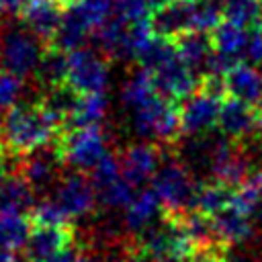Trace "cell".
<instances>
[{
  "mask_svg": "<svg viewBox=\"0 0 262 262\" xmlns=\"http://www.w3.org/2000/svg\"><path fill=\"white\" fill-rule=\"evenodd\" d=\"M14 252L16 250H12V248H8L6 244L0 242V262H18Z\"/></svg>",
  "mask_w": 262,
  "mask_h": 262,
  "instance_id": "f35d334b",
  "label": "cell"
},
{
  "mask_svg": "<svg viewBox=\"0 0 262 262\" xmlns=\"http://www.w3.org/2000/svg\"><path fill=\"white\" fill-rule=\"evenodd\" d=\"M25 90V80L23 76H16L12 72L0 70V108H8L16 104L18 96Z\"/></svg>",
  "mask_w": 262,
  "mask_h": 262,
  "instance_id": "836d02e7",
  "label": "cell"
},
{
  "mask_svg": "<svg viewBox=\"0 0 262 262\" xmlns=\"http://www.w3.org/2000/svg\"><path fill=\"white\" fill-rule=\"evenodd\" d=\"M151 188L160 196L164 215L182 217L184 213L194 209L199 184L188 172V168L174 158H168L158 168L151 178Z\"/></svg>",
  "mask_w": 262,
  "mask_h": 262,
  "instance_id": "7a4b0ae2",
  "label": "cell"
},
{
  "mask_svg": "<svg viewBox=\"0 0 262 262\" xmlns=\"http://www.w3.org/2000/svg\"><path fill=\"white\" fill-rule=\"evenodd\" d=\"M258 184H260V188H262V168H260V174H258Z\"/></svg>",
  "mask_w": 262,
  "mask_h": 262,
  "instance_id": "ee69618b",
  "label": "cell"
},
{
  "mask_svg": "<svg viewBox=\"0 0 262 262\" xmlns=\"http://www.w3.org/2000/svg\"><path fill=\"white\" fill-rule=\"evenodd\" d=\"M80 246H70V248H66L63 252H59L57 256H53L51 260H47V262H78L80 260Z\"/></svg>",
  "mask_w": 262,
  "mask_h": 262,
  "instance_id": "74e56055",
  "label": "cell"
},
{
  "mask_svg": "<svg viewBox=\"0 0 262 262\" xmlns=\"http://www.w3.org/2000/svg\"><path fill=\"white\" fill-rule=\"evenodd\" d=\"M29 2H31V0H0V6H2V12H4V14L20 16V12L25 10V6H27Z\"/></svg>",
  "mask_w": 262,
  "mask_h": 262,
  "instance_id": "8d00e7d4",
  "label": "cell"
},
{
  "mask_svg": "<svg viewBox=\"0 0 262 262\" xmlns=\"http://www.w3.org/2000/svg\"><path fill=\"white\" fill-rule=\"evenodd\" d=\"M170 102L160 98V96H154L151 100H147L145 104L137 106L133 111V125H135V131L143 137H151L154 133V127H156V121L160 119V115L166 111Z\"/></svg>",
  "mask_w": 262,
  "mask_h": 262,
  "instance_id": "83f0119b",
  "label": "cell"
},
{
  "mask_svg": "<svg viewBox=\"0 0 262 262\" xmlns=\"http://www.w3.org/2000/svg\"><path fill=\"white\" fill-rule=\"evenodd\" d=\"M35 74H37V82L43 86V90L68 84V53L47 45Z\"/></svg>",
  "mask_w": 262,
  "mask_h": 262,
  "instance_id": "44dd1931",
  "label": "cell"
},
{
  "mask_svg": "<svg viewBox=\"0 0 262 262\" xmlns=\"http://www.w3.org/2000/svg\"><path fill=\"white\" fill-rule=\"evenodd\" d=\"M78 262H98V260H94V258H92V256H84V254H82V256H80V260H78Z\"/></svg>",
  "mask_w": 262,
  "mask_h": 262,
  "instance_id": "60d3db41",
  "label": "cell"
},
{
  "mask_svg": "<svg viewBox=\"0 0 262 262\" xmlns=\"http://www.w3.org/2000/svg\"><path fill=\"white\" fill-rule=\"evenodd\" d=\"M160 262H188V260H182V258H164Z\"/></svg>",
  "mask_w": 262,
  "mask_h": 262,
  "instance_id": "b9f144b4",
  "label": "cell"
},
{
  "mask_svg": "<svg viewBox=\"0 0 262 262\" xmlns=\"http://www.w3.org/2000/svg\"><path fill=\"white\" fill-rule=\"evenodd\" d=\"M53 2H57V4H59L63 10H68V8H72L74 4H78L80 0H53Z\"/></svg>",
  "mask_w": 262,
  "mask_h": 262,
  "instance_id": "ab89813d",
  "label": "cell"
},
{
  "mask_svg": "<svg viewBox=\"0 0 262 262\" xmlns=\"http://www.w3.org/2000/svg\"><path fill=\"white\" fill-rule=\"evenodd\" d=\"M29 217H31L33 225H70L72 223L70 215L63 211V207L55 199H47V196L35 203Z\"/></svg>",
  "mask_w": 262,
  "mask_h": 262,
  "instance_id": "f1b7e54d",
  "label": "cell"
},
{
  "mask_svg": "<svg viewBox=\"0 0 262 262\" xmlns=\"http://www.w3.org/2000/svg\"><path fill=\"white\" fill-rule=\"evenodd\" d=\"M166 2H172V0H154L156 6H158V4H166Z\"/></svg>",
  "mask_w": 262,
  "mask_h": 262,
  "instance_id": "7bdbcfd3",
  "label": "cell"
},
{
  "mask_svg": "<svg viewBox=\"0 0 262 262\" xmlns=\"http://www.w3.org/2000/svg\"><path fill=\"white\" fill-rule=\"evenodd\" d=\"M35 203V188L20 172H8L0 178V211L31 215Z\"/></svg>",
  "mask_w": 262,
  "mask_h": 262,
  "instance_id": "2e32d148",
  "label": "cell"
},
{
  "mask_svg": "<svg viewBox=\"0 0 262 262\" xmlns=\"http://www.w3.org/2000/svg\"><path fill=\"white\" fill-rule=\"evenodd\" d=\"M162 154L164 149L160 147V143H135L125 147L119 156L123 178L135 188L145 184L162 166Z\"/></svg>",
  "mask_w": 262,
  "mask_h": 262,
  "instance_id": "8fae6325",
  "label": "cell"
},
{
  "mask_svg": "<svg viewBox=\"0 0 262 262\" xmlns=\"http://www.w3.org/2000/svg\"><path fill=\"white\" fill-rule=\"evenodd\" d=\"M98 201L106 207H115V209H127L131 205V201L135 199V186L131 182H127L123 176L115 182H111L108 186L96 190Z\"/></svg>",
  "mask_w": 262,
  "mask_h": 262,
  "instance_id": "f546056e",
  "label": "cell"
},
{
  "mask_svg": "<svg viewBox=\"0 0 262 262\" xmlns=\"http://www.w3.org/2000/svg\"><path fill=\"white\" fill-rule=\"evenodd\" d=\"M123 102L129 108H137L141 104H145L147 100H151L154 96H158L156 86H154V74L145 68H139L137 72H133L129 76V80L123 86Z\"/></svg>",
  "mask_w": 262,
  "mask_h": 262,
  "instance_id": "484cf974",
  "label": "cell"
},
{
  "mask_svg": "<svg viewBox=\"0 0 262 262\" xmlns=\"http://www.w3.org/2000/svg\"><path fill=\"white\" fill-rule=\"evenodd\" d=\"M217 127L223 135H227L233 141H248V139L262 135L260 125H258L256 106H252L239 98H233V96L223 98Z\"/></svg>",
  "mask_w": 262,
  "mask_h": 262,
  "instance_id": "ba28073f",
  "label": "cell"
},
{
  "mask_svg": "<svg viewBox=\"0 0 262 262\" xmlns=\"http://www.w3.org/2000/svg\"><path fill=\"white\" fill-rule=\"evenodd\" d=\"M45 49L47 43L25 25L4 27L0 33V70L25 78L31 72H37Z\"/></svg>",
  "mask_w": 262,
  "mask_h": 262,
  "instance_id": "3957f363",
  "label": "cell"
},
{
  "mask_svg": "<svg viewBox=\"0 0 262 262\" xmlns=\"http://www.w3.org/2000/svg\"><path fill=\"white\" fill-rule=\"evenodd\" d=\"M74 8L82 14V18L94 31L98 25H102L113 14L115 0H80L78 4H74Z\"/></svg>",
  "mask_w": 262,
  "mask_h": 262,
  "instance_id": "d6a6232c",
  "label": "cell"
},
{
  "mask_svg": "<svg viewBox=\"0 0 262 262\" xmlns=\"http://www.w3.org/2000/svg\"><path fill=\"white\" fill-rule=\"evenodd\" d=\"M262 201V188L258 184V178H250L248 182H244L242 186L233 188V199H231V207L237 209L244 215H252L256 213L258 205Z\"/></svg>",
  "mask_w": 262,
  "mask_h": 262,
  "instance_id": "4dcf8cb0",
  "label": "cell"
},
{
  "mask_svg": "<svg viewBox=\"0 0 262 262\" xmlns=\"http://www.w3.org/2000/svg\"><path fill=\"white\" fill-rule=\"evenodd\" d=\"M174 47H176V53L178 57L199 76H203L205 72V66L213 53V41H211V35L209 33H199V31H192V33H186L182 37H178L174 41Z\"/></svg>",
  "mask_w": 262,
  "mask_h": 262,
  "instance_id": "e0dca14e",
  "label": "cell"
},
{
  "mask_svg": "<svg viewBox=\"0 0 262 262\" xmlns=\"http://www.w3.org/2000/svg\"><path fill=\"white\" fill-rule=\"evenodd\" d=\"M53 143L63 164L76 170H92L106 154V135L100 125L66 129Z\"/></svg>",
  "mask_w": 262,
  "mask_h": 262,
  "instance_id": "277c9868",
  "label": "cell"
},
{
  "mask_svg": "<svg viewBox=\"0 0 262 262\" xmlns=\"http://www.w3.org/2000/svg\"><path fill=\"white\" fill-rule=\"evenodd\" d=\"M0 14H2V6H0Z\"/></svg>",
  "mask_w": 262,
  "mask_h": 262,
  "instance_id": "f6af8a7d",
  "label": "cell"
},
{
  "mask_svg": "<svg viewBox=\"0 0 262 262\" xmlns=\"http://www.w3.org/2000/svg\"><path fill=\"white\" fill-rule=\"evenodd\" d=\"M221 98L211 96L203 90H196L192 96L182 100L180 106V119H182V133L184 135H203L209 133L217 121L221 111Z\"/></svg>",
  "mask_w": 262,
  "mask_h": 262,
  "instance_id": "30bf717a",
  "label": "cell"
},
{
  "mask_svg": "<svg viewBox=\"0 0 262 262\" xmlns=\"http://www.w3.org/2000/svg\"><path fill=\"white\" fill-rule=\"evenodd\" d=\"M227 96L239 98L252 106L262 104V70L248 61H239L225 74Z\"/></svg>",
  "mask_w": 262,
  "mask_h": 262,
  "instance_id": "9a60e30c",
  "label": "cell"
},
{
  "mask_svg": "<svg viewBox=\"0 0 262 262\" xmlns=\"http://www.w3.org/2000/svg\"><path fill=\"white\" fill-rule=\"evenodd\" d=\"M88 35H92L90 25L72 6V8L63 10L61 25H59V29H57V33H55V37H53V41L49 45L55 47V49H61V51L70 53L74 49H80L84 45V41L88 39Z\"/></svg>",
  "mask_w": 262,
  "mask_h": 262,
  "instance_id": "ac0fdd59",
  "label": "cell"
},
{
  "mask_svg": "<svg viewBox=\"0 0 262 262\" xmlns=\"http://www.w3.org/2000/svg\"><path fill=\"white\" fill-rule=\"evenodd\" d=\"M154 74V86L160 98L180 104L188 96H192L199 90L201 76L194 74L178 55L168 59L164 66L151 72Z\"/></svg>",
  "mask_w": 262,
  "mask_h": 262,
  "instance_id": "8992f818",
  "label": "cell"
},
{
  "mask_svg": "<svg viewBox=\"0 0 262 262\" xmlns=\"http://www.w3.org/2000/svg\"><path fill=\"white\" fill-rule=\"evenodd\" d=\"M242 57L252 66L262 63V20L248 29V43Z\"/></svg>",
  "mask_w": 262,
  "mask_h": 262,
  "instance_id": "d590c367",
  "label": "cell"
},
{
  "mask_svg": "<svg viewBox=\"0 0 262 262\" xmlns=\"http://www.w3.org/2000/svg\"><path fill=\"white\" fill-rule=\"evenodd\" d=\"M158 213H162L160 196L156 194L154 188H145V190L137 192L135 199L131 201V205L125 209V227L129 231L139 233L141 229H145L147 225L154 223V217Z\"/></svg>",
  "mask_w": 262,
  "mask_h": 262,
  "instance_id": "d6986e66",
  "label": "cell"
},
{
  "mask_svg": "<svg viewBox=\"0 0 262 262\" xmlns=\"http://www.w3.org/2000/svg\"><path fill=\"white\" fill-rule=\"evenodd\" d=\"M74 244L72 225H33L25 246V258L27 262H47Z\"/></svg>",
  "mask_w": 262,
  "mask_h": 262,
  "instance_id": "4fadbf2b",
  "label": "cell"
},
{
  "mask_svg": "<svg viewBox=\"0 0 262 262\" xmlns=\"http://www.w3.org/2000/svg\"><path fill=\"white\" fill-rule=\"evenodd\" d=\"M66 125L41 102H16L2 115L0 149L12 158H23L53 143Z\"/></svg>",
  "mask_w": 262,
  "mask_h": 262,
  "instance_id": "6da1fadb",
  "label": "cell"
},
{
  "mask_svg": "<svg viewBox=\"0 0 262 262\" xmlns=\"http://www.w3.org/2000/svg\"><path fill=\"white\" fill-rule=\"evenodd\" d=\"M61 18H63V8L53 0H31L18 16V20L39 39H43L47 45L53 41L61 25Z\"/></svg>",
  "mask_w": 262,
  "mask_h": 262,
  "instance_id": "5bb4252c",
  "label": "cell"
},
{
  "mask_svg": "<svg viewBox=\"0 0 262 262\" xmlns=\"http://www.w3.org/2000/svg\"><path fill=\"white\" fill-rule=\"evenodd\" d=\"M33 231V221L25 213L0 211V242L12 250H25L29 235Z\"/></svg>",
  "mask_w": 262,
  "mask_h": 262,
  "instance_id": "603a6c76",
  "label": "cell"
},
{
  "mask_svg": "<svg viewBox=\"0 0 262 262\" xmlns=\"http://www.w3.org/2000/svg\"><path fill=\"white\" fill-rule=\"evenodd\" d=\"M213 225H215V233H217L219 242L223 246H227V248L231 244H239V242H244V239H248L252 235L250 217L239 213L233 207L217 213L213 217Z\"/></svg>",
  "mask_w": 262,
  "mask_h": 262,
  "instance_id": "ffe728a7",
  "label": "cell"
},
{
  "mask_svg": "<svg viewBox=\"0 0 262 262\" xmlns=\"http://www.w3.org/2000/svg\"><path fill=\"white\" fill-rule=\"evenodd\" d=\"M0 125H2V117H0Z\"/></svg>",
  "mask_w": 262,
  "mask_h": 262,
  "instance_id": "bcb514c9",
  "label": "cell"
},
{
  "mask_svg": "<svg viewBox=\"0 0 262 262\" xmlns=\"http://www.w3.org/2000/svg\"><path fill=\"white\" fill-rule=\"evenodd\" d=\"M194 14L196 0H172L154 6L147 20L158 37L176 41L178 37L194 31Z\"/></svg>",
  "mask_w": 262,
  "mask_h": 262,
  "instance_id": "52a82bcc",
  "label": "cell"
},
{
  "mask_svg": "<svg viewBox=\"0 0 262 262\" xmlns=\"http://www.w3.org/2000/svg\"><path fill=\"white\" fill-rule=\"evenodd\" d=\"M231 199H233V188L231 186H227L223 182H217V180H211V182L199 184L194 209H199L201 213H205L209 217H215L217 213L231 207Z\"/></svg>",
  "mask_w": 262,
  "mask_h": 262,
  "instance_id": "cb8c5ba5",
  "label": "cell"
},
{
  "mask_svg": "<svg viewBox=\"0 0 262 262\" xmlns=\"http://www.w3.org/2000/svg\"><path fill=\"white\" fill-rule=\"evenodd\" d=\"M154 0H115V10L127 23H137L149 16L154 10Z\"/></svg>",
  "mask_w": 262,
  "mask_h": 262,
  "instance_id": "e575fe53",
  "label": "cell"
},
{
  "mask_svg": "<svg viewBox=\"0 0 262 262\" xmlns=\"http://www.w3.org/2000/svg\"><path fill=\"white\" fill-rule=\"evenodd\" d=\"M106 115V96L104 92H86L80 94L76 108L70 117L68 129L72 127H88V125H100V121Z\"/></svg>",
  "mask_w": 262,
  "mask_h": 262,
  "instance_id": "d4e9b609",
  "label": "cell"
},
{
  "mask_svg": "<svg viewBox=\"0 0 262 262\" xmlns=\"http://www.w3.org/2000/svg\"><path fill=\"white\" fill-rule=\"evenodd\" d=\"M121 176H123V174H121V160H119V156L108 154V151H106L104 158L90 170V180H92V184H94L96 190L108 186L111 182L119 180Z\"/></svg>",
  "mask_w": 262,
  "mask_h": 262,
  "instance_id": "1f68e13d",
  "label": "cell"
},
{
  "mask_svg": "<svg viewBox=\"0 0 262 262\" xmlns=\"http://www.w3.org/2000/svg\"><path fill=\"white\" fill-rule=\"evenodd\" d=\"M209 35H211V41H213V49L215 51L242 57V53L246 49V43H248V29L246 27L223 18Z\"/></svg>",
  "mask_w": 262,
  "mask_h": 262,
  "instance_id": "7402d4cb",
  "label": "cell"
},
{
  "mask_svg": "<svg viewBox=\"0 0 262 262\" xmlns=\"http://www.w3.org/2000/svg\"><path fill=\"white\" fill-rule=\"evenodd\" d=\"M108 82V63L92 47H80L68 53V84L80 92H104Z\"/></svg>",
  "mask_w": 262,
  "mask_h": 262,
  "instance_id": "5b68a950",
  "label": "cell"
},
{
  "mask_svg": "<svg viewBox=\"0 0 262 262\" xmlns=\"http://www.w3.org/2000/svg\"><path fill=\"white\" fill-rule=\"evenodd\" d=\"M223 18L246 29L262 20V0H219Z\"/></svg>",
  "mask_w": 262,
  "mask_h": 262,
  "instance_id": "4316f807",
  "label": "cell"
},
{
  "mask_svg": "<svg viewBox=\"0 0 262 262\" xmlns=\"http://www.w3.org/2000/svg\"><path fill=\"white\" fill-rule=\"evenodd\" d=\"M53 199L63 207V211L70 215V219H76V217H84L86 213H90L94 209L98 194H96V188H94L90 176L74 172V174L61 176Z\"/></svg>",
  "mask_w": 262,
  "mask_h": 262,
  "instance_id": "7c38bea8",
  "label": "cell"
},
{
  "mask_svg": "<svg viewBox=\"0 0 262 262\" xmlns=\"http://www.w3.org/2000/svg\"><path fill=\"white\" fill-rule=\"evenodd\" d=\"M63 160L59 158V151L55 143H49L45 147H39L27 156L20 158L18 162V172L25 176V180L35 188V190H45L53 182L61 180V170Z\"/></svg>",
  "mask_w": 262,
  "mask_h": 262,
  "instance_id": "9c48e42d",
  "label": "cell"
}]
</instances>
